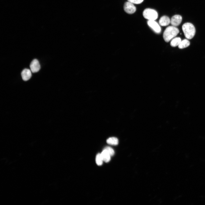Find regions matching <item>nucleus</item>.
<instances>
[{
	"mask_svg": "<svg viewBox=\"0 0 205 205\" xmlns=\"http://www.w3.org/2000/svg\"><path fill=\"white\" fill-rule=\"evenodd\" d=\"M179 29L176 27L173 26L167 27L165 30L163 35L164 40L168 42L175 37L179 32Z\"/></svg>",
	"mask_w": 205,
	"mask_h": 205,
	"instance_id": "nucleus-1",
	"label": "nucleus"
},
{
	"mask_svg": "<svg viewBox=\"0 0 205 205\" xmlns=\"http://www.w3.org/2000/svg\"><path fill=\"white\" fill-rule=\"evenodd\" d=\"M182 29L184 36L188 39H191L194 36L196 29L194 25L190 22H186L183 24Z\"/></svg>",
	"mask_w": 205,
	"mask_h": 205,
	"instance_id": "nucleus-2",
	"label": "nucleus"
},
{
	"mask_svg": "<svg viewBox=\"0 0 205 205\" xmlns=\"http://www.w3.org/2000/svg\"><path fill=\"white\" fill-rule=\"evenodd\" d=\"M143 16L148 20H155L158 17V13L155 10L150 8L145 9L143 12Z\"/></svg>",
	"mask_w": 205,
	"mask_h": 205,
	"instance_id": "nucleus-3",
	"label": "nucleus"
},
{
	"mask_svg": "<svg viewBox=\"0 0 205 205\" xmlns=\"http://www.w3.org/2000/svg\"><path fill=\"white\" fill-rule=\"evenodd\" d=\"M124 9L125 12L129 14L134 13L136 10V8L133 3L129 1L124 3Z\"/></svg>",
	"mask_w": 205,
	"mask_h": 205,
	"instance_id": "nucleus-4",
	"label": "nucleus"
},
{
	"mask_svg": "<svg viewBox=\"0 0 205 205\" xmlns=\"http://www.w3.org/2000/svg\"><path fill=\"white\" fill-rule=\"evenodd\" d=\"M147 24L157 34L160 33L161 30V27L155 20H148L147 21Z\"/></svg>",
	"mask_w": 205,
	"mask_h": 205,
	"instance_id": "nucleus-5",
	"label": "nucleus"
},
{
	"mask_svg": "<svg viewBox=\"0 0 205 205\" xmlns=\"http://www.w3.org/2000/svg\"><path fill=\"white\" fill-rule=\"evenodd\" d=\"M182 17L179 15L173 16L170 20V23L172 26L176 27L179 26L182 22Z\"/></svg>",
	"mask_w": 205,
	"mask_h": 205,
	"instance_id": "nucleus-6",
	"label": "nucleus"
},
{
	"mask_svg": "<svg viewBox=\"0 0 205 205\" xmlns=\"http://www.w3.org/2000/svg\"><path fill=\"white\" fill-rule=\"evenodd\" d=\"M30 66L31 71L33 73L38 72L40 68L39 62L36 59H34L32 61Z\"/></svg>",
	"mask_w": 205,
	"mask_h": 205,
	"instance_id": "nucleus-7",
	"label": "nucleus"
},
{
	"mask_svg": "<svg viewBox=\"0 0 205 205\" xmlns=\"http://www.w3.org/2000/svg\"><path fill=\"white\" fill-rule=\"evenodd\" d=\"M21 76L23 80L24 81L28 80L30 79L32 76V74L30 70L27 69H24L21 73Z\"/></svg>",
	"mask_w": 205,
	"mask_h": 205,
	"instance_id": "nucleus-8",
	"label": "nucleus"
},
{
	"mask_svg": "<svg viewBox=\"0 0 205 205\" xmlns=\"http://www.w3.org/2000/svg\"><path fill=\"white\" fill-rule=\"evenodd\" d=\"M170 23L169 18L166 16H163L161 17L159 20V24L163 26H165L169 25Z\"/></svg>",
	"mask_w": 205,
	"mask_h": 205,
	"instance_id": "nucleus-9",
	"label": "nucleus"
},
{
	"mask_svg": "<svg viewBox=\"0 0 205 205\" xmlns=\"http://www.w3.org/2000/svg\"><path fill=\"white\" fill-rule=\"evenodd\" d=\"M103 161L108 162L110 160V155L107 151L104 149L101 153Z\"/></svg>",
	"mask_w": 205,
	"mask_h": 205,
	"instance_id": "nucleus-10",
	"label": "nucleus"
},
{
	"mask_svg": "<svg viewBox=\"0 0 205 205\" xmlns=\"http://www.w3.org/2000/svg\"><path fill=\"white\" fill-rule=\"evenodd\" d=\"M181 41V38L179 37H175L171 41V46L173 47H175L179 45Z\"/></svg>",
	"mask_w": 205,
	"mask_h": 205,
	"instance_id": "nucleus-11",
	"label": "nucleus"
},
{
	"mask_svg": "<svg viewBox=\"0 0 205 205\" xmlns=\"http://www.w3.org/2000/svg\"><path fill=\"white\" fill-rule=\"evenodd\" d=\"M190 42L188 39H184L181 40L178 46L179 49H183L188 47L190 45Z\"/></svg>",
	"mask_w": 205,
	"mask_h": 205,
	"instance_id": "nucleus-12",
	"label": "nucleus"
},
{
	"mask_svg": "<svg viewBox=\"0 0 205 205\" xmlns=\"http://www.w3.org/2000/svg\"><path fill=\"white\" fill-rule=\"evenodd\" d=\"M106 142L108 144L111 145H116L118 144V140L117 138L112 137L108 139Z\"/></svg>",
	"mask_w": 205,
	"mask_h": 205,
	"instance_id": "nucleus-13",
	"label": "nucleus"
},
{
	"mask_svg": "<svg viewBox=\"0 0 205 205\" xmlns=\"http://www.w3.org/2000/svg\"><path fill=\"white\" fill-rule=\"evenodd\" d=\"M103 161L101 153H98L96 157V164L99 166H101L102 165Z\"/></svg>",
	"mask_w": 205,
	"mask_h": 205,
	"instance_id": "nucleus-14",
	"label": "nucleus"
},
{
	"mask_svg": "<svg viewBox=\"0 0 205 205\" xmlns=\"http://www.w3.org/2000/svg\"><path fill=\"white\" fill-rule=\"evenodd\" d=\"M109 153L111 156H113L114 154V151L113 149L110 147H106L104 148Z\"/></svg>",
	"mask_w": 205,
	"mask_h": 205,
	"instance_id": "nucleus-15",
	"label": "nucleus"
},
{
	"mask_svg": "<svg viewBox=\"0 0 205 205\" xmlns=\"http://www.w3.org/2000/svg\"><path fill=\"white\" fill-rule=\"evenodd\" d=\"M128 1L133 4H139L141 3L144 0H128Z\"/></svg>",
	"mask_w": 205,
	"mask_h": 205,
	"instance_id": "nucleus-16",
	"label": "nucleus"
}]
</instances>
